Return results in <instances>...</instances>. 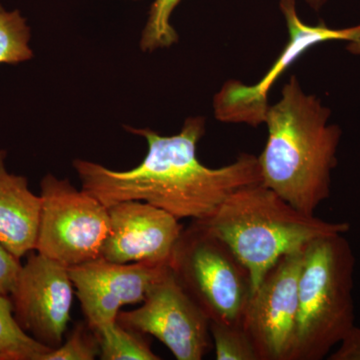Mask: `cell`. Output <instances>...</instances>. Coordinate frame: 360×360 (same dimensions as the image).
<instances>
[{
  "instance_id": "1",
  "label": "cell",
  "mask_w": 360,
  "mask_h": 360,
  "mask_svg": "<svg viewBox=\"0 0 360 360\" xmlns=\"http://www.w3.org/2000/svg\"><path fill=\"white\" fill-rule=\"evenodd\" d=\"M125 129L148 142V153L136 167L118 172L89 160L72 163L82 189L108 207L143 201L179 220L201 221L212 217L234 191L262 182L255 155L243 153L219 168L198 160L196 148L205 134L202 116H191L179 134L168 136L148 129Z\"/></svg>"
},
{
  "instance_id": "2",
  "label": "cell",
  "mask_w": 360,
  "mask_h": 360,
  "mask_svg": "<svg viewBox=\"0 0 360 360\" xmlns=\"http://www.w3.org/2000/svg\"><path fill=\"white\" fill-rule=\"evenodd\" d=\"M330 115L319 97L303 91L296 77L265 115L269 139L257 158L262 184L307 214L314 215L330 196L342 134L329 123Z\"/></svg>"
},
{
  "instance_id": "3",
  "label": "cell",
  "mask_w": 360,
  "mask_h": 360,
  "mask_svg": "<svg viewBox=\"0 0 360 360\" xmlns=\"http://www.w3.org/2000/svg\"><path fill=\"white\" fill-rule=\"evenodd\" d=\"M226 243L250 272L253 291L284 255L314 239L349 231L347 222L328 221L300 212L262 182L231 193L212 217L198 221Z\"/></svg>"
},
{
  "instance_id": "4",
  "label": "cell",
  "mask_w": 360,
  "mask_h": 360,
  "mask_svg": "<svg viewBox=\"0 0 360 360\" xmlns=\"http://www.w3.org/2000/svg\"><path fill=\"white\" fill-rule=\"evenodd\" d=\"M355 257L345 234L314 239L303 250L298 314L290 360H321L355 326Z\"/></svg>"
},
{
  "instance_id": "5",
  "label": "cell",
  "mask_w": 360,
  "mask_h": 360,
  "mask_svg": "<svg viewBox=\"0 0 360 360\" xmlns=\"http://www.w3.org/2000/svg\"><path fill=\"white\" fill-rule=\"evenodd\" d=\"M169 265L210 321H241L253 292L252 281L226 243L193 221L180 234Z\"/></svg>"
},
{
  "instance_id": "6",
  "label": "cell",
  "mask_w": 360,
  "mask_h": 360,
  "mask_svg": "<svg viewBox=\"0 0 360 360\" xmlns=\"http://www.w3.org/2000/svg\"><path fill=\"white\" fill-rule=\"evenodd\" d=\"M35 250L66 267L101 257L110 232L108 207L68 179L46 174Z\"/></svg>"
},
{
  "instance_id": "7",
  "label": "cell",
  "mask_w": 360,
  "mask_h": 360,
  "mask_svg": "<svg viewBox=\"0 0 360 360\" xmlns=\"http://www.w3.org/2000/svg\"><path fill=\"white\" fill-rule=\"evenodd\" d=\"M117 321L155 336L177 360H201L212 347L210 319L182 288L168 264L139 309L120 311Z\"/></svg>"
},
{
  "instance_id": "8",
  "label": "cell",
  "mask_w": 360,
  "mask_h": 360,
  "mask_svg": "<svg viewBox=\"0 0 360 360\" xmlns=\"http://www.w3.org/2000/svg\"><path fill=\"white\" fill-rule=\"evenodd\" d=\"M279 8L285 20L288 41L272 68L259 82L248 85L229 80L213 99V111L219 122L245 123L259 127L264 123L269 110V92L277 78L311 47L333 40L355 41L360 39V25L333 30L324 22L309 25L300 20L295 0H281Z\"/></svg>"
},
{
  "instance_id": "9",
  "label": "cell",
  "mask_w": 360,
  "mask_h": 360,
  "mask_svg": "<svg viewBox=\"0 0 360 360\" xmlns=\"http://www.w3.org/2000/svg\"><path fill=\"white\" fill-rule=\"evenodd\" d=\"M304 250V248H303ZM303 250L284 255L253 291L241 319L258 360H290Z\"/></svg>"
},
{
  "instance_id": "10",
  "label": "cell",
  "mask_w": 360,
  "mask_h": 360,
  "mask_svg": "<svg viewBox=\"0 0 360 360\" xmlns=\"http://www.w3.org/2000/svg\"><path fill=\"white\" fill-rule=\"evenodd\" d=\"M75 290L65 265L30 252L11 298L23 330L51 349L63 342Z\"/></svg>"
},
{
  "instance_id": "11",
  "label": "cell",
  "mask_w": 360,
  "mask_h": 360,
  "mask_svg": "<svg viewBox=\"0 0 360 360\" xmlns=\"http://www.w3.org/2000/svg\"><path fill=\"white\" fill-rule=\"evenodd\" d=\"M168 264H116L98 257L70 267L75 295L89 328L117 321L124 305L143 302Z\"/></svg>"
},
{
  "instance_id": "12",
  "label": "cell",
  "mask_w": 360,
  "mask_h": 360,
  "mask_svg": "<svg viewBox=\"0 0 360 360\" xmlns=\"http://www.w3.org/2000/svg\"><path fill=\"white\" fill-rule=\"evenodd\" d=\"M110 232L101 257L116 264L169 262L184 227L160 208L129 200L108 207Z\"/></svg>"
},
{
  "instance_id": "13",
  "label": "cell",
  "mask_w": 360,
  "mask_h": 360,
  "mask_svg": "<svg viewBox=\"0 0 360 360\" xmlns=\"http://www.w3.org/2000/svg\"><path fill=\"white\" fill-rule=\"evenodd\" d=\"M0 149V243L18 259L35 250L41 198L30 191L22 175L7 170Z\"/></svg>"
},
{
  "instance_id": "14",
  "label": "cell",
  "mask_w": 360,
  "mask_h": 360,
  "mask_svg": "<svg viewBox=\"0 0 360 360\" xmlns=\"http://www.w3.org/2000/svg\"><path fill=\"white\" fill-rule=\"evenodd\" d=\"M103 360H160L142 333L115 321L94 329Z\"/></svg>"
},
{
  "instance_id": "15",
  "label": "cell",
  "mask_w": 360,
  "mask_h": 360,
  "mask_svg": "<svg viewBox=\"0 0 360 360\" xmlns=\"http://www.w3.org/2000/svg\"><path fill=\"white\" fill-rule=\"evenodd\" d=\"M49 350L23 330L14 316L11 298L0 295V360H39Z\"/></svg>"
},
{
  "instance_id": "16",
  "label": "cell",
  "mask_w": 360,
  "mask_h": 360,
  "mask_svg": "<svg viewBox=\"0 0 360 360\" xmlns=\"http://www.w3.org/2000/svg\"><path fill=\"white\" fill-rule=\"evenodd\" d=\"M32 33L20 11H6L0 4V65H18L33 58Z\"/></svg>"
},
{
  "instance_id": "17",
  "label": "cell",
  "mask_w": 360,
  "mask_h": 360,
  "mask_svg": "<svg viewBox=\"0 0 360 360\" xmlns=\"http://www.w3.org/2000/svg\"><path fill=\"white\" fill-rule=\"evenodd\" d=\"M180 1L181 0H155L141 34L142 51L153 52L176 44L179 35L170 23V18Z\"/></svg>"
},
{
  "instance_id": "18",
  "label": "cell",
  "mask_w": 360,
  "mask_h": 360,
  "mask_svg": "<svg viewBox=\"0 0 360 360\" xmlns=\"http://www.w3.org/2000/svg\"><path fill=\"white\" fill-rule=\"evenodd\" d=\"M217 360H258L257 352L240 322L210 321Z\"/></svg>"
},
{
  "instance_id": "19",
  "label": "cell",
  "mask_w": 360,
  "mask_h": 360,
  "mask_svg": "<svg viewBox=\"0 0 360 360\" xmlns=\"http://www.w3.org/2000/svg\"><path fill=\"white\" fill-rule=\"evenodd\" d=\"M98 340L94 329L78 322L60 347L41 355L39 360H94L99 356Z\"/></svg>"
},
{
  "instance_id": "20",
  "label": "cell",
  "mask_w": 360,
  "mask_h": 360,
  "mask_svg": "<svg viewBox=\"0 0 360 360\" xmlns=\"http://www.w3.org/2000/svg\"><path fill=\"white\" fill-rule=\"evenodd\" d=\"M22 265L0 243V295L11 296Z\"/></svg>"
},
{
  "instance_id": "21",
  "label": "cell",
  "mask_w": 360,
  "mask_h": 360,
  "mask_svg": "<svg viewBox=\"0 0 360 360\" xmlns=\"http://www.w3.org/2000/svg\"><path fill=\"white\" fill-rule=\"evenodd\" d=\"M338 345L329 360H360V328L352 326Z\"/></svg>"
},
{
  "instance_id": "22",
  "label": "cell",
  "mask_w": 360,
  "mask_h": 360,
  "mask_svg": "<svg viewBox=\"0 0 360 360\" xmlns=\"http://www.w3.org/2000/svg\"><path fill=\"white\" fill-rule=\"evenodd\" d=\"M307 4L315 11H321L322 7L326 6L328 0H305Z\"/></svg>"
},
{
  "instance_id": "23",
  "label": "cell",
  "mask_w": 360,
  "mask_h": 360,
  "mask_svg": "<svg viewBox=\"0 0 360 360\" xmlns=\"http://www.w3.org/2000/svg\"><path fill=\"white\" fill-rule=\"evenodd\" d=\"M347 49L352 54H360V39L355 41L348 42Z\"/></svg>"
},
{
  "instance_id": "24",
  "label": "cell",
  "mask_w": 360,
  "mask_h": 360,
  "mask_svg": "<svg viewBox=\"0 0 360 360\" xmlns=\"http://www.w3.org/2000/svg\"><path fill=\"white\" fill-rule=\"evenodd\" d=\"M137 1H139V0H137Z\"/></svg>"
}]
</instances>
